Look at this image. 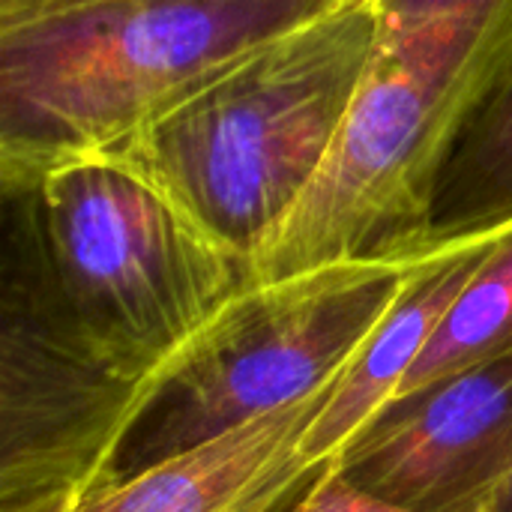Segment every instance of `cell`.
<instances>
[{
    "label": "cell",
    "instance_id": "1",
    "mask_svg": "<svg viewBox=\"0 0 512 512\" xmlns=\"http://www.w3.org/2000/svg\"><path fill=\"white\" fill-rule=\"evenodd\" d=\"M243 282L120 156L0 180V300L141 396Z\"/></svg>",
    "mask_w": 512,
    "mask_h": 512
},
{
    "label": "cell",
    "instance_id": "2",
    "mask_svg": "<svg viewBox=\"0 0 512 512\" xmlns=\"http://www.w3.org/2000/svg\"><path fill=\"white\" fill-rule=\"evenodd\" d=\"M512 75V0H375L339 141L246 282L417 252L459 138Z\"/></svg>",
    "mask_w": 512,
    "mask_h": 512
},
{
    "label": "cell",
    "instance_id": "3",
    "mask_svg": "<svg viewBox=\"0 0 512 512\" xmlns=\"http://www.w3.org/2000/svg\"><path fill=\"white\" fill-rule=\"evenodd\" d=\"M336 3L72 0L0 15V180L120 153L237 60Z\"/></svg>",
    "mask_w": 512,
    "mask_h": 512
},
{
    "label": "cell",
    "instance_id": "4",
    "mask_svg": "<svg viewBox=\"0 0 512 512\" xmlns=\"http://www.w3.org/2000/svg\"><path fill=\"white\" fill-rule=\"evenodd\" d=\"M375 36L342 0L255 48L120 153L246 270L327 165Z\"/></svg>",
    "mask_w": 512,
    "mask_h": 512
},
{
    "label": "cell",
    "instance_id": "5",
    "mask_svg": "<svg viewBox=\"0 0 512 512\" xmlns=\"http://www.w3.org/2000/svg\"><path fill=\"white\" fill-rule=\"evenodd\" d=\"M432 246L243 282L147 384L99 486L204 447L330 384Z\"/></svg>",
    "mask_w": 512,
    "mask_h": 512
},
{
    "label": "cell",
    "instance_id": "6",
    "mask_svg": "<svg viewBox=\"0 0 512 512\" xmlns=\"http://www.w3.org/2000/svg\"><path fill=\"white\" fill-rule=\"evenodd\" d=\"M512 444V348L387 402L336 456L357 489L417 512H483Z\"/></svg>",
    "mask_w": 512,
    "mask_h": 512
},
{
    "label": "cell",
    "instance_id": "7",
    "mask_svg": "<svg viewBox=\"0 0 512 512\" xmlns=\"http://www.w3.org/2000/svg\"><path fill=\"white\" fill-rule=\"evenodd\" d=\"M342 372L294 405L129 480L99 486L60 512H285L330 465L309 462L303 441Z\"/></svg>",
    "mask_w": 512,
    "mask_h": 512
},
{
    "label": "cell",
    "instance_id": "8",
    "mask_svg": "<svg viewBox=\"0 0 512 512\" xmlns=\"http://www.w3.org/2000/svg\"><path fill=\"white\" fill-rule=\"evenodd\" d=\"M504 228L432 246V252L405 282L390 312L342 372L324 411L315 417L303 441V456L309 462H333L345 444L396 396L399 384L420 360L426 342Z\"/></svg>",
    "mask_w": 512,
    "mask_h": 512
},
{
    "label": "cell",
    "instance_id": "9",
    "mask_svg": "<svg viewBox=\"0 0 512 512\" xmlns=\"http://www.w3.org/2000/svg\"><path fill=\"white\" fill-rule=\"evenodd\" d=\"M512 222V75L486 102L447 159L426 243L462 240Z\"/></svg>",
    "mask_w": 512,
    "mask_h": 512
},
{
    "label": "cell",
    "instance_id": "10",
    "mask_svg": "<svg viewBox=\"0 0 512 512\" xmlns=\"http://www.w3.org/2000/svg\"><path fill=\"white\" fill-rule=\"evenodd\" d=\"M507 348H512V222L480 258L393 399L417 393Z\"/></svg>",
    "mask_w": 512,
    "mask_h": 512
},
{
    "label": "cell",
    "instance_id": "11",
    "mask_svg": "<svg viewBox=\"0 0 512 512\" xmlns=\"http://www.w3.org/2000/svg\"><path fill=\"white\" fill-rule=\"evenodd\" d=\"M285 512H417L390 501H381L357 486H351L339 471L336 459L315 477V483Z\"/></svg>",
    "mask_w": 512,
    "mask_h": 512
},
{
    "label": "cell",
    "instance_id": "12",
    "mask_svg": "<svg viewBox=\"0 0 512 512\" xmlns=\"http://www.w3.org/2000/svg\"><path fill=\"white\" fill-rule=\"evenodd\" d=\"M483 512H512V444L507 459H504V468H501V477L486 501V510Z\"/></svg>",
    "mask_w": 512,
    "mask_h": 512
},
{
    "label": "cell",
    "instance_id": "13",
    "mask_svg": "<svg viewBox=\"0 0 512 512\" xmlns=\"http://www.w3.org/2000/svg\"><path fill=\"white\" fill-rule=\"evenodd\" d=\"M57 3H72V0H0V15H21V12H33L42 6H57ZM336 3V0H330Z\"/></svg>",
    "mask_w": 512,
    "mask_h": 512
}]
</instances>
